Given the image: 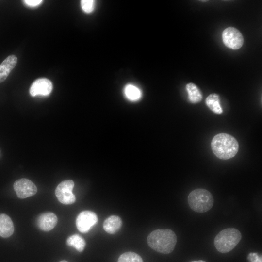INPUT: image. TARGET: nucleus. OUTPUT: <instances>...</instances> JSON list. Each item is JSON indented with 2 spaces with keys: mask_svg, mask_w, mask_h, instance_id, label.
Masks as SVG:
<instances>
[{
  "mask_svg": "<svg viewBox=\"0 0 262 262\" xmlns=\"http://www.w3.org/2000/svg\"><path fill=\"white\" fill-rule=\"evenodd\" d=\"M43 1L40 0H25L24 3L29 6L34 7L39 5Z\"/></svg>",
  "mask_w": 262,
  "mask_h": 262,
  "instance_id": "21",
  "label": "nucleus"
},
{
  "mask_svg": "<svg viewBox=\"0 0 262 262\" xmlns=\"http://www.w3.org/2000/svg\"><path fill=\"white\" fill-rule=\"evenodd\" d=\"M249 262H262V257L256 252H250L247 256Z\"/></svg>",
  "mask_w": 262,
  "mask_h": 262,
  "instance_id": "20",
  "label": "nucleus"
},
{
  "mask_svg": "<svg viewBox=\"0 0 262 262\" xmlns=\"http://www.w3.org/2000/svg\"><path fill=\"white\" fill-rule=\"evenodd\" d=\"M222 40L226 47L234 50L242 47L244 41L241 32L233 27H228L223 31Z\"/></svg>",
  "mask_w": 262,
  "mask_h": 262,
  "instance_id": "6",
  "label": "nucleus"
},
{
  "mask_svg": "<svg viewBox=\"0 0 262 262\" xmlns=\"http://www.w3.org/2000/svg\"><path fill=\"white\" fill-rule=\"evenodd\" d=\"M190 262H206L203 260H195V261H191Z\"/></svg>",
  "mask_w": 262,
  "mask_h": 262,
  "instance_id": "22",
  "label": "nucleus"
},
{
  "mask_svg": "<svg viewBox=\"0 0 262 262\" xmlns=\"http://www.w3.org/2000/svg\"><path fill=\"white\" fill-rule=\"evenodd\" d=\"M147 242L149 247L157 252L169 254L174 249L177 236L170 229H158L148 235Z\"/></svg>",
  "mask_w": 262,
  "mask_h": 262,
  "instance_id": "1",
  "label": "nucleus"
},
{
  "mask_svg": "<svg viewBox=\"0 0 262 262\" xmlns=\"http://www.w3.org/2000/svg\"><path fill=\"white\" fill-rule=\"evenodd\" d=\"M17 62L14 55L8 56L0 65V83L4 82L10 72L14 69Z\"/></svg>",
  "mask_w": 262,
  "mask_h": 262,
  "instance_id": "11",
  "label": "nucleus"
},
{
  "mask_svg": "<svg viewBox=\"0 0 262 262\" xmlns=\"http://www.w3.org/2000/svg\"><path fill=\"white\" fill-rule=\"evenodd\" d=\"M242 238L240 231L236 229L229 228L221 231L214 238V245L221 253L231 251Z\"/></svg>",
  "mask_w": 262,
  "mask_h": 262,
  "instance_id": "3",
  "label": "nucleus"
},
{
  "mask_svg": "<svg viewBox=\"0 0 262 262\" xmlns=\"http://www.w3.org/2000/svg\"><path fill=\"white\" fill-rule=\"evenodd\" d=\"M13 187L17 196L21 199L35 195L37 191L36 185L31 180L25 178L16 180Z\"/></svg>",
  "mask_w": 262,
  "mask_h": 262,
  "instance_id": "8",
  "label": "nucleus"
},
{
  "mask_svg": "<svg viewBox=\"0 0 262 262\" xmlns=\"http://www.w3.org/2000/svg\"><path fill=\"white\" fill-rule=\"evenodd\" d=\"M95 1L93 0H82L81 6L82 11L86 13H91L95 8Z\"/></svg>",
  "mask_w": 262,
  "mask_h": 262,
  "instance_id": "19",
  "label": "nucleus"
},
{
  "mask_svg": "<svg viewBox=\"0 0 262 262\" xmlns=\"http://www.w3.org/2000/svg\"><path fill=\"white\" fill-rule=\"evenodd\" d=\"M124 93L127 98L132 101L138 100L142 96L140 89L132 84H128L125 86Z\"/></svg>",
  "mask_w": 262,
  "mask_h": 262,
  "instance_id": "16",
  "label": "nucleus"
},
{
  "mask_svg": "<svg viewBox=\"0 0 262 262\" xmlns=\"http://www.w3.org/2000/svg\"><path fill=\"white\" fill-rule=\"evenodd\" d=\"M121 218L116 215H112L107 218L104 221V230L109 234H115L117 232L122 226Z\"/></svg>",
  "mask_w": 262,
  "mask_h": 262,
  "instance_id": "13",
  "label": "nucleus"
},
{
  "mask_svg": "<svg viewBox=\"0 0 262 262\" xmlns=\"http://www.w3.org/2000/svg\"><path fill=\"white\" fill-rule=\"evenodd\" d=\"M57 221V217L54 213L48 212L42 213L38 217L37 225L41 230L48 231L55 227Z\"/></svg>",
  "mask_w": 262,
  "mask_h": 262,
  "instance_id": "10",
  "label": "nucleus"
},
{
  "mask_svg": "<svg viewBox=\"0 0 262 262\" xmlns=\"http://www.w3.org/2000/svg\"><path fill=\"white\" fill-rule=\"evenodd\" d=\"M67 244L74 247L79 252H82L83 250L86 243L82 237L78 234H74L67 238Z\"/></svg>",
  "mask_w": 262,
  "mask_h": 262,
  "instance_id": "17",
  "label": "nucleus"
},
{
  "mask_svg": "<svg viewBox=\"0 0 262 262\" xmlns=\"http://www.w3.org/2000/svg\"><path fill=\"white\" fill-rule=\"evenodd\" d=\"M14 231V224L10 217L5 214H0V236L3 238L9 237Z\"/></svg>",
  "mask_w": 262,
  "mask_h": 262,
  "instance_id": "12",
  "label": "nucleus"
},
{
  "mask_svg": "<svg viewBox=\"0 0 262 262\" xmlns=\"http://www.w3.org/2000/svg\"><path fill=\"white\" fill-rule=\"evenodd\" d=\"M205 102L208 108L213 113L217 114H221L223 113L218 95L215 93L209 95L206 98Z\"/></svg>",
  "mask_w": 262,
  "mask_h": 262,
  "instance_id": "14",
  "label": "nucleus"
},
{
  "mask_svg": "<svg viewBox=\"0 0 262 262\" xmlns=\"http://www.w3.org/2000/svg\"><path fill=\"white\" fill-rule=\"evenodd\" d=\"M188 95V99L192 103L200 102L202 99V94L197 86L193 83H189L186 85Z\"/></svg>",
  "mask_w": 262,
  "mask_h": 262,
  "instance_id": "15",
  "label": "nucleus"
},
{
  "mask_svg": "<svg viewBox=\"0 0 262 262\" xmlns=\"http://www.w3.org/2000/svg\"><path fill=\"white\" fill-rule=\"evenodd\" d=\"M117 262H143V261L137 253L126 252L119 256Z\"/></svg>",
  "mask_w": 262,
  "mask_h": 262,
  "instance_id": "18",
  "label": "nucleus"
},
{
  "mask_svg": "<svg viewBox=\"0 0 262 262\" xmlns=\"http://www.w3.org/2000/svg\"><path fill=\"white\" fill-rule=\"evenodd\" d=\"M59 262H67L66 261H65V260H63V261H60Z\"/></svg>",
  "mask_w": 262,
  "mask_h": 262,
  "instance_id": "23",
  "label": "nucleus"
},
{
  "mask_svg": "<svg viewBox=\"0 0 262 262\" xmlns=\"http://www.w3.org/2000/svg\"><path fill=\"white\" fill-rule=\"evenodd\" d=\"M190 207L197 213H204L213 207L214 199L212 194L204 189H196L190 193L188 196Z\"/></svg>",
  "mask_w": 262,
  "mask_h": 262,
  "instance_id": "4",
  "label": "nucleus"
},
{
  "mask_svg": "<svg viewBox=\"0 0 262 262\" xmlns=\"http://www.w3.org/2000/svg\"><path fill=\"white\" fill-rule=\"evenodd\" d=\"M74 186L73 181L70 180L63 181L57 186L55 193L60 202L65 205L75 202L76 197L72 193Z\"/></svg>",
  "mask_w": 262,
  "mask_h": 262,
  "instance_id": "5",
  "label": "nucleus"
},
{
  "mask_svg": "<svg viewBox=\"0 0 262 262\" xmlns=\"http://www.w3.org/2000/svg\"><path fill=\"white\" fill-rule=\"evenodd\" d=\"M212 149L219 159L227 160L233 157L239 149L236 139L229 134L222 133L216 135L211 142Z\"/></svg>",
  "mask_w": 262,
  "mask_h": 262,
  "instance_id": "2",
  "label": "nucleus"
},
{
  "mask_svg": "<svg viewBox=\"0 0 262 262\" xmlns=\"http://www.w3.org/2000/svg\"><path fill=\"white\" fill-rule=\"evenodd\" d=\"M52 90L51 82L48 79L40 78L33 83L30 89V93L32 96L39 95L47 96L50 94Z\"/></svg>",
  "mask_w": 262,
  "mask_h": 262,
  "instance_id": "9",
  "label": "nucleus"
},
{
  "mask_svg": "<svg viewBox=\"0 0 262 262\" xmlns=\"http://www.w3.org/2000/svg\"><path fill=\"white\" fill-rule=\"evenodd\" d=\"M96 214L90 211H84L81 212L76 220V227L79 231L86 233L98 222Z\"/></svg>",
  "mask_w": 262,
  "mask_h": 262,
  "instance_id": "7",
  "label": "nucleus"
}]
</instances>
